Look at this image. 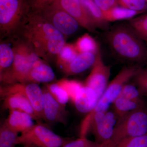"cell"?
I'll return each mask as SVG.
<instances>
[{"instance_id": "cell-1", "label": "cell", "mask_w": 147, "mask_h": 147, "mask_svg": "<svg viewBox=\"0 0 147 147\" xmlns=\"http://www.w3.org/2000/svg\"><path fill=\"white\" fill-rule=\"evenodd\" d=\"M14 36L28 41L40 57L46 62L56 58L66 43L65 36L61 33L39 12L32 9Z\"/></svg>"}, {"instance_id": "cell-2", "label": "cell", "mask_w": 147, "mask_h": 147, "mask_svg": "<svg viewBox=\"0 0 147 147\" xmlns=\"http://www.w3.org/2000/svg\"><path fill=\"white\" fill-rule=\"evenodd\" d=\"M105 37L110 50L120 59L137 63L147 61L146 46L129 24L114 26Z\"/></svg>"}, {"instance_id": "cell-3", "label": "cell", "mask_w": 147, "mask_h": 147, "mask_svg": "<svg viewBox=\"0 0 147 147\" xmlns=\"http://www.w3.org/2000/svg\"><path fill=\"white\" fill-rule=\"evenodd\" d=\"M9 38L12 43L14 59L12 65L0 73V81L4 85L20 83L35 63L41 59L26 40L17 36Z\"/></svg>"}, {"instance_id": "cell-4", "label": "cell", "mask_w": 147, "mask_h": 147, "mask_svg": "<svg viewBox=\"0 0 147 147\" xmlns=\"http://www.w3.org/2000/svg\"><path fill=\"white\" fill-rule=\"evenodd\" d=\"M31 9L30 0H0L1 38L15 35Z\"/></svg>"}, {"instance_id": "cell-5", "label": "cell", "mask_w": 147, "mask_h": 147, "mask_svg": "<svg viewBox=\"0 0 147 147\" xmlns=\"http://www.w3.org/2000/svg\"><path fill=\"white\" fill-rule=\"evenodd\" d=\"M147 134V110L145 107L118 118L113 136L105 147H115L124 139Z\"/></svg>"}, {"instance_id": "cell-6", "label": "cell", "mask_w": 147, "mask_h": 147, "mask_svg": "<svg viewBox=\"0 0 147 147\" xmlns=\"http://www.w3.org/2000/svg\"><path fill=\"white\" fill-rule=\"evenodd\" d=\"M141 67L135 65L125 67L116 75L108 85L105 92L98 100L95 108L88 113L82 123V125L87 127L92 117L96 113L108 111L110 105L118 97L124 86L134 78Z\"/></svg>"}, {"instance_id": "cell-7", "label": "cell", "mask_w": 147, "mask_h": 147, "mask_svg": "<svg viewBox=\"0 0 147 147\" xmlns=\"http://www.w3.org/2000/svg\"><path fill=\"white\" fill-rule=\"evenodd\" d=\"M69 141L40 123L21 133L16 144L30 147H62Z\"/></svg>"}, {"instance_id": "cell-8", "label": "cell", "mask_w": 147, "mask_h": 147, "mask_svg": "<svg viewBox=\"0 0 147 147\" xmlns=\"http://www.w3.org/2000/svg\"><path fill=\"white\" fill-rule=\"evenodd\" d=\"M118 117L114 111H107L96 113L88 124L95 142L105 147L112 138Z\"/></svg>"}, {"instance_id": "cell-9", "label": "cell", "mask_w": 147, "mask_h": 147, "mask_svg": "<svg viewBox=\"0 0 147 147\" xmlns=\"http://www.w3.org/2000/svg\"><path fill=\"white\" fill-rule=\"evenodd\" d=\"M13 93H19L26 96L31 103L39 120L43 119V93L38 84L17 83L4 85L0 88L2 98Z\"/></svg>"}, {"instance_id": "cell-10", "label": "cell", "mask_w": 147, "mask_h": 147, "mask_svg": "<svg viewBox=\"0 0 147 147\" xmlns=\"http://www.w3.org/2000/svg\"><path fill=\"white\" fill-rule=\"evenodd\" d=\"M37 12H39L65 36L75 33L80 26L78 22L68 13L53 4Z\"/></svg>"}, {"instance_id": "cell-11", "label": "cell", "mask_w": 147, "mask_h": 147, "mask_svg": "<svg viewBox=\"0 0 147 147\" xmlns=\"http://www.w3.org/2000/svg\"><path fill=\"white\" fill-rule=\"evenodd\" d=\"M90 73L84 85L90 87L96 93L98 100L108 86L111 67L106 65L102 60L100 49L96 54V59Z\"/></svg>"}, {"instance_id": "cell-12", "label": "cell", "mask_w": 147, "mask_h": 147, "mask_svg": "<svg viewBox=\"0 0 147 147\" xmlns=\"http://www.w3.org/2000/svg\"><path fill=\"white\" fill-rule=\"evenodd\" d=\"M51 4L63 9L79 24L90 32H96V27L93 23L81 0H56Z\"/></svg>"}, {"instance_id": "cell-13", "label": "cell", "mask_w": 147, "mask_h": 147, "mask_svg": "<svg viewBox=\"0 0 147 147\" xmlns=\"http://www.w3.org/2000/svg\"><path fill=\"white\" fill-rule=\"evenodd\" d=\"M42 89L43 97V119L48 123L66 124L67 113L65 107L55 100L46 87H43Z\"/></svg>"}, {"instance_id": "cell-14", "label": "cell", "mask_w": 147, "mask_h": 147, "mask_svg": "<svg viewBox=\"0 0 147 147\" xmlns=\"http://www.w3.org/2000/svg\"><path fill=\"white\" fill-rule=\"evenodd\" d=\"M55 79V72L46 61L41 59L35 63L21 83H47Z\"/></svg>"}, {"instance_id": "cell-15", "label": "cell", "mask_w": 147, "mask_h": 147, "mask_svg": "<svg viewBox=\"0 0 147 147\" xmlns=\"http://www.w3.org/2000/svg\"><path fill=\"white\" fill-rule=\"evenodd\" d=\"M3 107L4 109L10 111L17 110L28 113L38 123H40L31 103L28 98L19 93H13L2 98Z\"/></svg>"}, {"instance_id": "cell-16", "label": "cell", "mask_w": 147, "mask_h": 147, "mask_svg": "<svg viewBox=\"0 0 147 147\" xmlns=\"http://www.w3.org/2000/svg\"><path fill=\"white\" fill-rule=\"evenodd\" d=\"M98 101L95 92L84 85L77 92L73 102L80 113H89L95 108Z\"/></svg>"}, {"instance_id": "cell-17", "label": "cell", "mask_w": 147, "mask_h": 147, "mask_svg": "<svg viewBox=\"0 0 147 147\" xmlns=\"http://www.w3.org/2000/svg\"><path fill=\"white\" fill-rule=\"evenodd\" d=\"M95 59L94 53H80L71 63L62 69V71L66 76L79 74L92 67Z\"/></svg>"}, {"instance_id": "cell-18", "label": "cell", "mask_w": 147, "mask_h": 147, "mask_svg": "<svg viewBox=\"0 0 147 147\" xmlns=\"http://www.w3.org/2000/svg\"><path fill=\"white\" fill-rule=\"evenodd\" d=\"M34 119L28 113L17 110L9 111L5 122L9 127L18 133L24 132L34 125Z\"/></svg>"}, {"instance_id": "cell-19", "label": "cell", "mask_w": 147, "mask_h": 147, "mask_svg": "<svg viewBox=\"0 0 147 147\" xmlns=\"http://www.w3.org/2000/svg\"><path fill=\"white\" fill-rule=\"evenodd\" d=\"M89 16L96 27L102 30H108V23L103 17L102 11L93 0H81Z\"/></svg>"}, {"instance_id": "cell-20", "label": "cell", "mask_w": 147, "mask_h": 147, "mask_svg": "<svg viewBox=\"0 0 147 147\" xmlns=\"http://www.w3.org/2000/svg\"><path fill=\"white\" fill-rule=\"evenodd\" d=\"M114 112L119 118L144 107L143 101H135L125 98L118 97L113 103Z\"/></svg>"}, {"instance_id": "cell-21", "label": "cell", "mask_w": 147, "mask_h": 147, "mask_svg": "<svg viewBox=\"0 0 147 147\" xmlns=\"http://www.w3.org/2000/svg\"><path fill=\"white\" fill-rule=\"evenodd\" d=\"M102 12L104 19L108 22L131 19L140 13L139 11L118 6Z\"/></svg>"}, {"instance_id": "cell-22", "label": "cell", "mask_w": 147, "mask_h": 147, "mask_svg": "<svg viewBox=\"0 0 147 147\" xmlns=\"http://www.w3.org/2000/svg\"><path fill=\"white\" fill-rule=\"evenodd\" d=\"M79 54L74 44L65 43L56 56L57 65L62 69L71 63Z\"/></svg>"}, {"instance_id": "cell-23", "label": "cell", "mask_w": 147, "mask_h": 147, "mask_svg": "<svg viewBox=\"0 0 147 147\" xmlns=\"http://www.w3.org/2000/svg\"><path fill=\"white\" fill-rule=\"evenodd\" d=\"M74 45L79 54L86 53L96 54L99 49L94 38L88 33L79 37Z\"/></svg>"}, {"instance_id": "cell-24", "label": "cell", "mask_w": 147, "mask_h": 147, "mask_svg": "<svg viewBox=\"0 0 147 147\" xmlns=\"http://www.w3.org/2000/svg\"><path fill=\"white\" fill-rule=\"evenodd\" d=\"M14 53L12 46L5 42L0 44V73L9 68L14 61Z\"/></svg>"}, {"instance_id": "cell-25", "label": "cell", "mask_w": 147, "mask_h": 147, "mask_svg": "<svg viewBox=\"0 0 147 147\" xmlns=\"http://www.w3.org/2000/svg\"><path fill=\"white\" fill-rule=\"evenodd\" d=\"M18 133L4 122L0 129V147H15Z\"/></svg>"}, {"instance_id": "cell-26", "label": "cell", "mask_w": 147, "mask_h": 147, "mask_svg": "<svg viewBox=\"0 0 147 147\" xmlns=\"http://www.w3.org/2000/svg\"><path fill=\"white\" fill-rule=\"evenodd\" d=\"M45 87L55 100L65 107L69 99V97L67 92L57 82L47 84Z\"/></svg>"}, {"instance_id": "cell-27", "label": "cell", "mask_w": 147, "mask_h": 147, "mask_svg": "<svg viewBox=\"0 0 147 147\" xmlns=\"http://www.w3.org/2000/svg\"><path fill=\"white\" fill-rule=\"evenodd\" d=\"M129 25L143 40H147V15L129 20Z\"/></svg>"}, {"instance_id": "cell-28", "label": "cell", "mask_w": 147, "mask_h": 147, "mask_svg": "<svg viewBox=\"0 0 147 147\" xmlns=\"http://www.w3.org/2000/svg\"><path fill=\"white\" fill-rule=\"evenodd\" d=\"M57 82L67 92L69 99L73 102L79 89L84 86L80 82L65 79H61Z\"/></svg>"}, {"instance_id": "cell-29", "label": "cell", "mask_w": 147, "mask_h": 147, "mask_svg": "<svg viewBox=\"0 0 147 147\" xmlns=\"http://www.w3.org/2000/svg\"><path fill=\"white\" fill-rule=\"evenodd\" d=\"M141 93L138 88L133 84H127L124 86L119 97L125 98L130 100L142 102ZM118 96V97H119Z\"/></svg>"}, {"instance_id": "cell-30", "label": "cell", "mask_w": 147, "mask_h": 147, "mask_svg": "<svg viewBox=\"0 0 147 147\" xmlns=\"http://www.w3.org/2000/svg\"><path fill=\"white\" fill-rule=\"evenodd\" d=\"M121 7L142 12L147 9L146 0H117Z\"/></svg>"}, {"instance_id": "cell-31", "label": "cell", "mask_w": 147, "mask_h": 147, "mask_svg": "<svg viewBox=\"0 0 147 147\" xmlns=\"http://www.w3.org/2000/svg\"><path fill=\"white\" fill-rule=\"evenodd\" d=\"M115 147H147V134L124 139Z\"/></svg>"}, {"instance_id": "cell-32", "label": "cell", "mask_w": 147, "mask_h": 147, "mask_svg": "<svg viewBox=\"0 0 147 147\" xmlns=\"http://www.w3.org/2000/svg\"><path fill=\"white\" fill-rule=\"evenodd\" d=\"M133 79L141 94L147 95V69L141 67Z\"/></svg>"}, {"instance_id": "cell-33", "label": "cell", "mask_w": 147, "mask_h": 147, "mask_svg": "<svg viewBox=\"0 0 147 147\" xmlns=\"http://www.w3.org/2000/svg\"><path fill=\"white\" fill-rule=\"evenodd\" d=\"M62 147H102L96 142H93L86 137H80L76 140H69Z\"/></svg>"}, {"instance_id": "cell-34", "label": "cell", "mask_w": 147, "mask_h": 147, "mask_svg": "<svg viewBox=\"0 0 147 147\" xmlns=\"http://www.w3.org/2000/svg\"><path fill=\"white\" fill-rule=\"evenodd\" d=\"M56 0H30L32 10L40 11L53 3Z\"/></svg>"}, {"instance_id": "cell-35", "label": "cell", "mask_w": 147, "mask_h": 147, "mask_svg": "<svg viewBox=\"0 0 147 147\" xmlns=\"http://www.w3.org/2000/svg\"><path fill=\"white\" fill-rule=\"evenodd\" d=\"M23 147H28V146H24Z\"/></svg>"}, {"instance_id": "cell-36", "label": "cell", "mask_w": 147, "mask_h": 147, "mask_svg": "<svg viewBox=\"0 0 147 147\" xmlns=\"http://www.w3.org/2000/svg\"></svg>"}, {"instance_id": "cell-37", "label": "cell", "mask_w": 147, "mask_h": 147, "mask_svg": "<svg viewBox=\"0 0 147 147\" xmlns=\"http://www.w3.org/2000/svg\"><path fill=\"white\" fill-rule=\"evenodd\" d=\"M146 1H147V0H146Z\"/></svg>"}]
</instances>
